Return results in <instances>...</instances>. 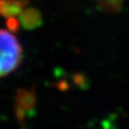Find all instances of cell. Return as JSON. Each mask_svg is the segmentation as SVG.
<instances>
[{
  "label": "cell",
  "mask_w": 129,
  "mask_h": 129,
  "mask_svg": "<svg viewBox=\"0 0 129 129\" xmlns=\"http://www.w3.org/2000/svg\"><path fill=\"white\" fill-rule=\"evenodd\" d=\"M29 2V0H0V14L6 18L20 15Z\"/></svg>",
  "instance_id": "cell-2"
},
{
  "label": "cell",
  "mask_w": 129,
  "mask_h": 129,
  "mask_svg": "<svg viewBox=\"0 0 129 129\" xmlns=\"http://www.w3.org/2000/svg\"><path fill=\"white\" fill-rule=\"evenodd\" d=\"M19 20L15 18V17H11V18H8L7 20V26L9 28L10 31H16V30H18L19 28Z\"/></svg>",
  "instance_id": "cell-6"
},
{
  "label": "cell",
  "mask_w": 129,
  "mask_h": 129,
  "mask_svg": "<svg viewBox=\"0 0 129 129\" xmlns=\"http://www.w3.org/2000/svg\"><path fill=\"white\" fill-rule=\"evenodd\" d=\"M35 101H36V97L32 91L23 90L17 93L15 113L19 120H22L24 118V115L30 110H32L35 104Z\"/></svg>",
  "instance_id": "cell-3"
},
{
  "label": "cell",
  "mask_w": 129,
  "mask_h": 129,
  "mask_svg": "<svg viewBox=\"0 0 129 129\" xmlns=\"http://www.w3.org/2000/svg\"><path fill=\"white\" fill-rule=\"evenodd\" d=\"M125 0H97L98 8L102 13L114 14L122 9Z\"/></svg>",
  "instance_id": "cell-5"
},
{
  "label": "cell",
  "mask_w": 129,
  "mask_h": 129,
  "mask_svg": "<svg viewBox=\"0 0 129 129\" xmlns=\"http://www.w3.org/2000/svg\"><path fill=\"white\" fill-rule=\"evenodd\" d=\"M22 60V48L12 32L0 29V77L14 72Z\"/></svg>",
  "instance_id": "cell-1"
},
{
  "label": "cell",
  "mask_w": 129,
  "mask_h": 129,
  "mask_svg": "<svg viewBox=\"0 0 129 129\" xmlns=\"http://www.w3.org/2000/svg\"><path fill=\"white\" fill-rule=\"evenodd\" d=\"M19 22L27 30H35L42 24L41 13L37 8L27 7L19 15Z\"/></svg>",
  "instance_id": "cell-4"
}]
</instances>
